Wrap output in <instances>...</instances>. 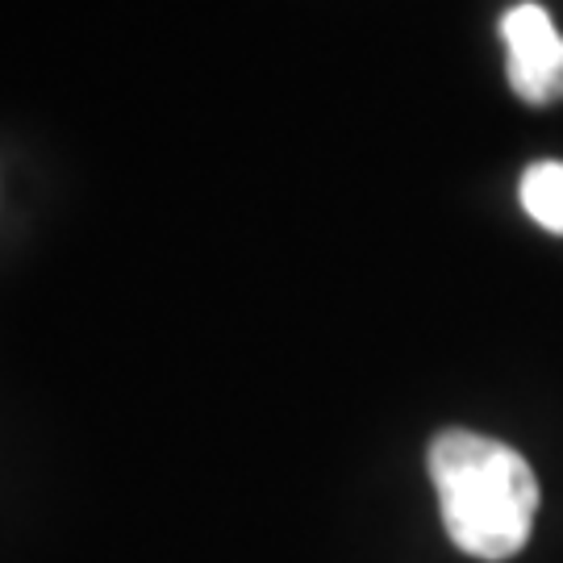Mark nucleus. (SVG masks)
Wrapping results in <instances>:
<instances>
[{"instance_id":"1","label":"nucleus","mask_w":563,"mask_h":563,"mask_svg":"<svg viewBox=\"0 0 563 563\" xmlns=\"http://www.w3.org/2000/svg\"><path fill=\"white\" fill-rule=\"evenodd\" d=\"M446 539L472 560L501 563L530 543L539 481L514 446L472 430H443L430 443Z\"/></svg>"},{"instance_id":"2","label":"nucleus","mask_w":563,"mask_h":563,"mask_svg":"<svg viewBox=\"0 0 563 563\" xmlns=\"http://www.w3.org/2000/svg\"><path fill=\"white\" fill-rule=\"evenodd\" d=\"M509 88L526 104L563 101V34L543 4H514L501 18Z\"/></svg>"},{"instance_id":"3","label":"nucleus","mask_w":563,"mask_h":563,"mask_svg":"<svg viewBox=\"0 0 563 563\" xmlns=\"http://www.w3.org/2000/svg\"><path fill=\"white\" fill-rule=\"evenodd\" d=\"M518 197H522L526 213L543 225V230L563 234V163L560 159H543V163H534V167H526Z\"/></svg>"}]
</instances>
